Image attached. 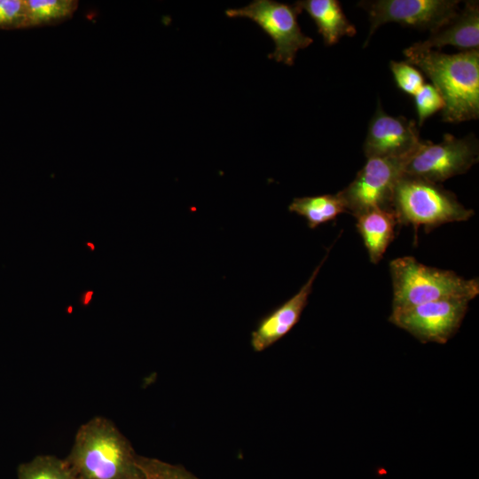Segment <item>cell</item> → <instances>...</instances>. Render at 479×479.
<instances>
[{"mask_svg":"<svg viewBox=\"0 0 479 479\" xmlns=\"http://www.w3.org/2000/svg\"><path fill=\"white\" fill-rule=\"evenodd\" d=\"M406 62L431 81L444 102V122L459 123L479 117V51L446 54L437 50L404 51Z\"/></svg>","mask_w":479,"mask_h":479,"instance_id":"1","label":"cell"},{"mask_svg":"<svg viewBox=\"0 0 479 479\" xmlns=\"http://www.w3.org/2000/svg\"><path fill=\"white\" fill-rule=\"evenodd\" d=\"M137 457L110 420L94 417L79 428L65 461L75 479H132Z\"/></svg>","mask_w":479,"mask_h":479,"instance_id":"2","label":"cell"},{"mask_svg":"<svg viewBox=\"0 0 479 479\" xmlns=\"http://www.w3.org/2000/svg\"><path fill=\"white\" fill-rule=\"evenodd\" d=\"M389 271L392 310L443 299L471 301L479 294L477 279H466L454 271L425 265L412 256L392 260Z\"/></svg>","mask_w":479,"mask_h":479,"instance_id":"3","label":"cell"},{"mask_svg":"<svg viewBox=\"0 0 479 479\" xmlns=\"http://www.w3.org/2000/svg\"><path fill=\"white\" fill-rule=\"evenodd\" d=\"M392 208L398 224L428 229L467 221L475 214L440 184L404 175L396 185Z\"/></svg>","mask_w":479,"mask_h":479,"instance_id":"4","label":"cell"},{"mask_svg":"<svg viewBox=\"0 0 479 479\" xmlns=\"http://www.w3.org/2000/svg\"><path fill=\"white\" fill-rule=\"evenodd\" d=\"M478 140L474 135L445 134L439 143L421 140L404 160L403 175L440 184L466 173L478 161Z\"/></svg>","mask_w":479,"mask_h":479,"instance_id":"5","label":"cell"},{"mask_svg":"<svg viewBox=\"0 0 479 479\" xmlns=\"http://www.w3.org/2000/svg\"><path fill=\"white\" fill-rule=\"evenodd\" d=\"M299 13L294 4L272 0H255L244 7L225 11L230 18H247L255 22L274 42L275 49L268 58L287 66H293L299 50L313 43L301 30Z\"/></svg>","mask_w":479,"mask_h":479,"instance_id":"6","label":"cell"},{"mask_svg":"<svg viewBox=\"0 0 479 479\" xmlns=\"http://www.w3.org/2000/svg\"><path fill=\"white\" fill-rule=\"evenodd\" d=\"M405 159L367 158L353 181L337 192L346 212L357 217L373 209H393L394 190Z\"/></svg>","mask_w":479,"mask_h":479,"instance_id":"7","label":"cell"},{"mask_svg":"<svg viewBox=\"0 0 479 479\" xmlns=\"http://www.w3.org/2000/svg\"><path fill=\"white\" fill-rule=\"evenodd\" d=\"M458 0H376L362 1L358 5L369 17L370 28L364 46L374 32L388 22L428 29L431 33L449 23L459 12Z\"/></svg>","mask_w":479,"mask_h":479,"instance_id":"8","label":"cell"},{"mask_svg":"<svg viewBox=\"0 0 479 479\" xmlns=\"http://www.w3.org/2000/svg\"><path fill=\"white\" fill-rule=\"evenodd\" d=\"M470 301L451 298L394 310L389 321L421 342H447L459 330Z\"/></svg>","mask_w":479,"mask_h":479,"instance_id":"9","label":"cell"},{"mask_svg":"<svg viewBox=\"0 0 479 479\" xmlns=\"http://www.w3.org/2000/svg\"><path fill=\"white\" fill-rule=\"evenodd\" d=\"M414 120L388 114L381 103L373 115L364 142L366 158H407L420 144Z\"/></svg>","mask_w":479,"mask_h":479,"instance_id":"10","label":"cell"},{"mask_svg":"<svg viewBox=\"0 0 479 479\" xmlns=\"http://www.w3.org/2000/svg\"><path fill=\"white\" fill-rule=\"evenodd\" d=\"M330 249L331 247L300 290L259 322L251 334V346L255 352L263 351L271 347L298 323L307 305L313 283L326 262Z\"/></svg>","mask_w":479,"mask_h":479,"instance_id":"11","label":"cell"},{"mask_svg":"<svg viewBox=\"0 0 479 479\" xmlns=\"http://www.w3.org/2000/svg\"><path fill=\"white\" fill-rule=\"evenodd\" d=\"M453 46L463 51L478 50L479 46V4L477 1H467L462 11L446 25L431 33L422 42L411 45L413 50L427 51Z\"/></svg>","mask_w":479,"mask_h":479,"instance_id":"12","label":"cell"},{"mask_svg":"<svg viewBox=\"0 0 479 479\" xmlns=\"http://www.w3.org/2000/svg\"><path fill=\"white\" fill-rule=\"evenodd\" d=\"M294 4L299 12L305 11L310 16L327 46L337 43L342 36L351 37L357 33L336 0H302Z\"/></svg>","mask_w":479,"mask_h":479,"instance_id":"13","label":"cell"},{"mask_svg":"<svg viewBox=\"0 0 479 479\" xmlns=\"http://www.w3.org/2000/svg\"><path fill=\"white\" fill-rule=\"evenodd\" d=\"M357 229L361 235L369 259L378 263L394 239L397 224L393 209H373L356 217Z\"/></svg>","mask_w":479,"mask_h":479,"instance_id":"14","label":"cell"},{"mask_svg":"<svg viewBox=\"0 0 479 479\" xmlns=\"http://www.w3.org/2000/svg\"><path fill=\"white\" fill-rule=\"evenodd\" d=\"M78 5L76 0H23L22 28L61 23L74 15Z\"/></svg>","mask_w":479,"mask_h":479,"instance_id":"15","label":"cell"},{"mask_svg":"<svg viewBox=\"0 0 479 479\" xmlns=\"http://www.w3.org/2000/svg\"><path fill=\"white\" fill-rule=\"evenodd\" d=\"M288 209L304 217L310 229L334 220L338 215L346 212L337 193L294 198Z\"/></svg>","mask_w":479,"mask_h":479,"instance_id":"16","label":"cell"},{"mask_svg":"<svg viewBox=\"0 0 479 479\" xmlns=\"http://www.w3.org/2000/svg\"><path fill=\"white\" fill-rule=\"evenodd\" d=\"M18 479H75L65 459L38 455L18 467Z\"/></svg>","mask_w":479,"mask_h":479,"instance_id":"17","label":"cell"},{"mask_svg":"<svg viewBox=\"0 0 479 479\" xmlns=\"http://www.w3.org/2000/svg\"><path fill=\"white\" fill-rule=\"evenodd\" d=\"M137 467L143 479H199L184 467L154 458L138 455Z\"/></svg>","mask_w":479,"mask_h":479,"instance_id":"18","label":"cell"},{"mask_svg":"<svg viewBox=\"0 0 479 479\" xmlns=\"http://www.w3.org/2000/svg\"><path fill=\"white\" fill-rule=\"evenodd\" d=\"M389 66L396 83L402 91L414 96L425 83L422 73L405 60H391Z\"/></svg>","mask_w":479,"mask_h":479,"instance_id":"19","label":"cell"},{"mask_svg":"<svg viewBox=\"0 0 479 479\" xmlns=\"http://www.w3.org/2000/svg\"><path fill=\"white\" fill-rule=\"evenodd\" d=\"M413 98L419 126H422L428 118L444 107L442 97L431 83H424Z\"/></svg>","mask_w":479,"mask_h":479,"instance_id":"20","label":"cell"},{"mask_svg":"<svg viewBox=\"0 0 479 479\" xmlns=\"http://www.w3.org/2000/svg\"><path fill=\"white\" fill-rule=\"evenodd\" d=\"M23 22V0H0V28L20 29Z\"/></svg>","mask_w":479,"mask_h":479,"instance_id":"21","label":"cell"},{"mask_svg":"<svg viewBox=\"0 0 479 479\" xmlns=\"http://www.w3.org/2000/svg\"><path fill=\"white\" fill-rule=\"evenodd\" d=\"M93 293V290H86L85 292H83L81 295V303L84 305L89 304L92 298Z\"/></svg>","mask_w":479,"mask_h":479,"instance_id":"22","label":"cell"},{"mask_svg":"<svg viewBox=\"0 0 479 479\" xmlns=\"http://www.w3.org/2000/svg\"><path fill=\"white\" fill-rule=\"evenodd\" d=\"M85 245H86V247L89 248V250H90V252H94V251H95L96 247H95V245H94L92 242H90V241H89V242H86Z\"/></svg>","mask_w":479,"mask_h":479,"instance_id":"23","label":"cell"},{"mask_svg":"<svg viewBox=\"0 0 479 479\" xmlns=\"http://www.w3.org/2000/svg\"><path fill=\"white\" fill-rule=\"evenodd\" d=\"M132 479H143L142 475H141V472H140V474H139L137 476H136V477H134V478H132Z\"/></svg>","mask_w":479,"mask_h":479,"instance_id":"24","label":"cell"}]
</instances>
